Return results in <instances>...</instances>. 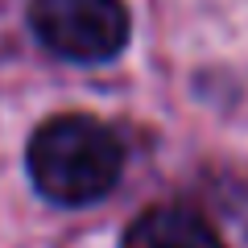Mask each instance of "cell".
<instances>
[{"instance_id":"6da1fadb","label":"cell","mask_w":248,"mask_h":248,"mask_svg":"<svg viewBox=\"0 0 248 248\" xmlns=\"http://www.w3.org/2000/svg\"><path fill=\"white\" fill-rule=\"evenodd\" d=\"M33 186L58 207H87L120 182L124 145L104 120L83 112L50 116L25 153Z\"/></svg>"},{"instance_id":"7a4b0ae2","label":"cell","mask_w":248,"mask_h":248,"mask_svg":"<svg viewBox=\"0 0 248 248\" xmlns=\"http://www.w3.org/2000/svg\"><path fill=\"white\" fill-rule=\"evenodd\" d=\"M29 25L37 42L66 62H112L128 46L124 0H33Z\"/></svg>"},{"instance_id":"3957f363","label":"cell","mask_w":248,"mask_h":248,"mask_svg":"<svg viewBox=\"0 0 248 248\" xmlns=\"http://www.w3.org/2000/svg\"><path fill=\"white\" fill-rule=\"evenodd\" d=\"M120 248H228V244L203 211L186 203H157L128 223Z\"/></svg>"}]
</instances>
